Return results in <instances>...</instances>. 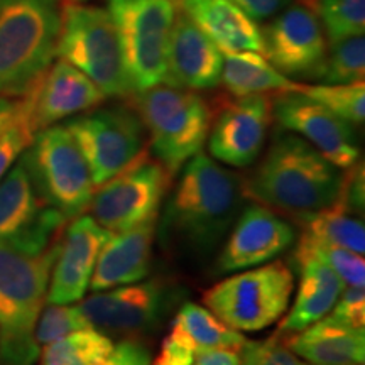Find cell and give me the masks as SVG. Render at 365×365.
Masks as SVG:
<instances>
[{
    "label": "cell",
    "mask_w": 365,
    "mask_h": 365,
    "mask_svg": "<svg viewBox=\"0 0 365 365\" xmlns=\"http://www.w3.org/2000/svg\"><path fill=\"white\" fill-rule=\"evenodd\" d=\"M66 218L46 205L33 225L0 239V365H34V328L48 296Z\"/></svg>",
    "instance_id": "6da1fadb"
},
{
    "label": "cell",
    "mask_w": 365,
    "mask_h": 365,
    "mask_svg": "<svg viewBox=\"0 0 365 365\" xmlns=\"http://www.w3.org/2000/svg\"><path fill=\"white\" fill-rule=\"evenodd\" d=\"M242 198L244 182L235 173L196 154L185 164L168 202L159 230L163 242L195 255L213 252L237 220Z\"/></svg>",
    "instance_id": "7a4b0ae2"
},
{
    "label": "cell",
    "mask_w": 365,
    "mask_h": 365,
    "mask_svg": "<svg viewBox=\"0 0 365 365\" xmlns=\"http://www.w3.org/2000/svg\"><path fill=\"white\" fill-rule=\"evenodd\" d=\"M344 175L312 144L293 132L274 137L271 148L244 193L255 202L286 212L309 213L331 207L339 200Z\"/></svg>",
    "instance_id": "3957f363"
},
{
    "label": "cell",
    "mask_w": 365,
    "mask_h": 365,
    "mask_svg": "<svg viewBox=\"0 0 365 365\" xmlns=\"http://www.w3.org/2000/svg\"><path fill=\"white\" fill-rule=\"evenodd\" d=\"M63 0H0V95L24 97L58 53Z\"/></svg>",
    "instance_id": "277c9868"
},
{
    "label": "cell",
    "mask_w": 365,
    "mask_h": 365,
    "mask_svg": "<svg viewBox=\"0 0 365 365\" xmlns=\"http://www.w3.org/2000/svg\"><path fill=\"white\" fill-rule=\"evenodd\" d=\"M137 115L149 132L153 156L175 175L202 153L210 132V107L195 90L159 83L137 93Z\"/></svg>",
    "instance_id": "5b68a950"
},
{
    "label": "cell",
    "mask_w": 365,
    "mask_h": 365,
    "mask_svg": "<svg viewBox=\"0 0 365 365\" xmlns=\"http://www.w3.org/2000/svg\"><path fill=\"white\" fill-rule=\"evenodd\" d=\"M102 90L105 97L132 95L124 54L110 12L83 6L76 0L63 2V24L58 53Z\"/></svg>",
    "instance_id": "8992f818"
},
{
    "label": "cell",
    "mask_w": 365,
    "mask_h": 365,
    "mask_svg": "<svg viewBox=\"0 0 365 365\" xmlns=\"http://www.w3.org/2000/svg\"><path fill=\"white\" fill-rule=\"evenodd\" d=\"M180 0H108L132 91L153 88L168 76V44Z\"/></svg>",
    "instance_id": "52a82bcc"
},
{
    "label": "cell",
    "mask_w": 365,
    "mask_h": 365,
    "mask_svg": "<svg viewBox=\"0 0 365 365\" xmlns=\"http://www.w3.org/2000/svg\"><path fill=\"white\" fill-rule=\"evenodd\" d=\"M293 291L294 274L276 261L225 277L203 294V303L232 330L261 331L286 313Z\"/></svg>",
    "instance_id": "ba28073f"
},
{
    "label": "cell",
    "mask_w": 365,
    "mask_h": 365,
    "mask_svg": "<svg viewBox=\"0 0 365 365\" xmlns=\"http://www.w3.org/2000/svg\"><path fill=\"white\" fill-rule=\"evenodd\" d=\"M43 202L66 220L80 217L95 195L90 168L66 125H49L22 153Z\"/></svg>",
    "instance_id": "9c48e42d"
},
{
    "label": "cell",
    "mask_w": 365,
    "mask_h": 365,
    "mask_svg": "<svg viewBox=\"0 0 365 365\" xmlns=\"http://www.w3.org/2000/svg\"><path fill=\"white\" fill-rule=\"evenodd\" d=\"M171 173L140 153L124 171L103 182L90 202V217L112 234L158 218Z\"/></svg>",
    "instance_id": "30bf717a"
},
{
    "label": "cell",
    "mask_w": 365,
    "mask_h": 365,
    "mask_svg": "<svg viewBox=\"0 0 365 365\" xmlns=\"http://www.w3.org/2000/svg\"><path fill=\"white\" fill-rule=\"evenodd\" d=\"M90 168L95 188L124 171L144 148V125L129 108H102L66 124Z\"/></svg>",
    "instance_id": "8fae6325"
},
{
    "label": "cell",
    "mask_w": 365,
    "mask_h": 365,
    "mask_svg": "<svg viewBox=\"0 0 365 365\" xmlns=\"http://www.w3.org/2000/svg\"><path fill=\"white\" fill-rule=\"evenodd\" d=\"M264 56L284 76H319L327 38L312 4H293L262 29Z\"/></svg>",
    "instance_id": "7c38bea8"
},
{
    "label": "cell",
    "mask_w": 365,
    "mask_h": 365,
    "mask_svg": "<svg viewBox=\"0 0 365 365\" xmlns=\"http://www.w3.org/2000/svg\"><path fill=\"white\" fill-rule=\"evenodd\" d=\"M272 105V115L284 130L303 137L308 144L339 170H350L359 159L355 132L328 108L301 91H279Z\"/></svg>",
    "instance_id": "4fadbf2b"
},
{
    "label": "cell",
    "mask_w": 365,
    "mask_h": 365,
    "mask_svg": "<svg viewBox=\"0 0 365 365\" xmlns=\"http://www.w3.org/2000/svg\"><path fill=\"white\" fill-rule=\"evenodd\" d=\"M166 307V286L159 279L98 291L78 304L91 328L134 339L153 330Z\"/></svg>",
    "instance_id": "5bb4252c"
},
{
    "label": "cell",
    "mask_w": 365,
    "mask_h": 365,
    "mask_svg": "<svg viewBox=\"0 0 365 365\" xmlns=\"http://www.w3.org/2000/svg\"><path fill=\"white\" fill-rule=\"evenodd\" d=\"M272 105L267 95L237 97L218 113L208 140L210 154L234 168H247L261 156L271 125Z\"/></svg>",
    "instance_id": "9a60e30c"
},
{
    "label": "cell",
    "mask_w": 365,
    "mask_h": 365,
    "mask_svg": "<svg viewBox=\"0 0 365 365\" xmlns=\"http://www.w3.org/2000/svg\"><path fill=\"white\" fill-rule=\"evenodd\" d=\"M294 228L271 208L252 205L232 225L217 261V271L230 274L272 261L293 245Z\"/></svg>",
    "instance_id": "2e32d148"
},
{
    "label": "cell",
    "mask_w": 365,
    "mask_h": 365,
    "mask_svg": "<svg viewBox=\"0 0 365 365\" xmlns=\"http://www.w3.org/2000/svg\"><path fill=\"white\" fill-rule=\"evenodd\" d=\"M110 235L90 215L73 218L59 240L46 296L49 304H73L85 298L100 250Z\"/></svg>",
    "instance_id": "e0dca14e"
},
{
    "label": "cell",
    "mask_w": 365,
    "mask_h": 365,
    "mask_svg": "<svg viewBox=\"0 0 365 365\" xmlns=\"http://www.w3.org/2000/svg\"><path fill=\"white\" fill-rule=\"evenodd\" d=\"M105 95L88 76L58 59L22 97L27 117L36 134L63 118L95 108Z\"/></svg>",
    "instance_id": "ac0fdd59"
},
{
    "label": "cell",
    "mask_w": 365,
    "mask_h": 365,
    "mask_svg": "<svg viewBox=\"0 0 365 365\" xmlns=\"http://www.w3.org/2000/svg\"><path fill=\"white\" fill-rule=\"evenodd\" d=\"M223 54L185 12L178 9L168 44L164 83L188 90L215 88L220 83Z\"/></svg>",
    "instance_id": "d6986e66"
},
{
    "label": "cell",
    "mask_w": 365,
    "mask_h": 365,
    "mask_svg": "<svg viewBox=\"0 0 365 365\" xmlns=\"http://www.w3.org/2000/svg\"><path fill=\"white\" fill-rule=\"evenodd\" d=\"M156 220L158 218H154L130 230L112 234L105 242L90 279V289L93 293L134 284L149 276L153 269Z\"/></svg>",
    "instance_id": "ffe728a7"
},
{
    "label": "cell",
    "mask_w": 365,
    "mask_h": 365,
    "mask_svg": "<svg viewBox=\"0 0 365 365\" xmlns=\"http://www.w3.org/2000/svg\"><path fill=\"white\" fill-rule=\"evenodd\" d=\"M149 349L135 339L113 341L95 328L80 330L46 345L41 365H150Z\"/></svg>",
    "instance_id": "44dd1931"
},
{
    "label": "cell",
    "mask_w": 365,
    "mask_h": 365,
    "mask_svg": "<svg viewBox=\"0 0 365 365\" xmlns=\"http://www.w3.org/2000/svg\"><path fill=\"white\" fill-rule=\"evenodd\" d=\"M180 11L185 12L222 53H264L259 26L232 0H180Z\"/></svg>",
    "instance_id": "7402d4cb"
},
{
    "label": "cell",
    "mask_w": 365,
    "mask_h": 365,
    "mask_svg": "<svg viewBox=\"0 0 365 365\" xmlns=\"http://www.w3.org/2000/svg\"><path fill=\"white\" fill-rule=\"evenodd\" d=\"M309 365H364L365 330L327 317L296 333L284 344Z\"/></svg>",
    "instance_id": "603a6c76"
},
{
    "label": "cell",
    "mask_w": 365,
    "mask_h": 365,
    "mask_svg": "<svg viewBox=\"0 0 365 365\" xmlns=\"http://www.w3.org/2000/svg\"><path fill=\"white\" fill-rule=\"evenodd\" d=\"M299 271V287L294 304L281 323V333H298L325 318L344 291V281L318 257L296 261Z\"/></svg>",
    "instance_id": "cb8c5ba5"
},
{
    "label": "cell",
    "mask_w": 365,
    "mask_h": 365,
    "mask_svg": "<svg viewBox=\"0 0 365 365\" xmlns=\"http://www.w3.org/2000/svg\"><path fill=\"white\" fill-rule=\"evenodd\" d=\"M220 81L234 97L298 91L301 83L289 80L255 51L225 53Z\"/></svg>",
    "instance_id": "d4e9b609"
},
{
    "label": "cell",
    "mask_w": 365,
    "mask_h": 365,
    "mask_svg": "<svg viewBox=\"0 0 365 365\" xmlns=\"http://www.w3.org/2000/svg\"><path fill=\"white\" fill-rule=\"evenodd\" d=\"M44 207L24 159L21 158L0 180V239L27 230L38 220Z\"/></svg>",
    "instance_id": "484cf974"
},
{
    "label": "cell",
    "mask_w": 365,
    "mask_h": 365,
    "mask_svg": "<svg viewBox=\"0 0 365 365\" xmlns=\"http://www.w3.org/2000/svg\"><path fill=\"white\" fill-rule=\"evenodd\" d=\"M171 330L188 340L198 354L222 349L240 350L247 341L244 335H240V331L227 327L208 308L195 303L182 304L173 319Z\"/></svg>",
    "instance_id": "4316f807"
},
{
    "label": "cell",
    "mask_w": 365,
    "mask_h": 365,
    "mask_svg": "<svg viewBox=\"0 0 365 365\" xmlns=\"http://www.w3.org/2000/svg\"><path fill=\"white\" fill-rule=\"evenodd\" d=\"M303 232L299 240L336 245L352 252H365L364 222L349 215L345 208L333 203L331 207L318 212L299 213Z\"/></svg>",
    "instance_id": "83f0119b"
},
{
    "label": "cell",
    "mask_w": 365,
    "mask_h": 365,
    "mask_svg": "<svg viewBox=\"0 0 365 365\" xmlns=\"http://www.w3.org/2000/svg\"><path fill=\"white\" fill-rule=\"evenodd\" d=\"M323 33L330 44L341 39L364 36L365 33V0H317L312 2Z\"/></svg>",
    "instance_id": "f1b7e54d"
},
{
    "label": "cell",
    "mask_w": 365,
    "mask_h": 365,
    "mask_svg": "<svg viewBox=\"0 0 365 365\" xmlns=\"http://www.w3.org/2000/svg\"><path fill=\"white\" fill-rule=\"evenodd\" d=\"M301 93L328 108L350 125L362 124L365 118V83L299 85Z\"/></svg>",
    "instance_id": "f546056e"
},
{
    "label": "cell",
    "mask_w": 365,
    "mask_h": 365,
    "mask_svg": "<svg viewBox=\"0 0 365 365\" xmlns=\"http://www.w3.org/2000/svg\"><path fill=\"white\" fill-rule=\"evenodd\" d=\"M365 75V39L364 36L341 39L330 44L319 78L328 85L364 81Z\"/></svg>",
    "instance_id": "4dcf8cb0"
},
{
    "label": "cell",
    "mask_w": 365,
    "mask_h": 365,
    "mask_svg": "<svg viewBox=\"0 0 365 365\" xmlns=\"http://www.w3.org/2000/svg\"><path fill=\"white\" fill-rule=\"evenodd\" d=\"M304 257H318L319 261L328 264L336 276L349 286L365 284V259L364 254L352 252L349 249L336 247V245L318 244V242L299 240L296 245L293 262Z\"/></svg>",
    "instance_id": "1f68e13d"
},
{
    "label": "cell",
    "mask_w": 365,
    "mask_h": 365,
    "mask_svg": "<svg viewBox=\"0 0 365 365\" xmlns=\"http://www.w3.org/2000/svg\"><path fill=\"white\" fill-rule=\"evenodd\" d=\"M91 328L78 307L71 304H49L43 308L34 328V339L39 346H46L80 330Z\"/></svg>",
    "instance_id": "d6a6232c"
},
{
    "label": "cell",
    "mask_w": 365,
    "mask_h": 365,
    "mask_svg": "<svg viewBox=\"0 0 365 365\" xmlns=\"http://www.w3.org/2000/svg\"><path fill=\"white\" fill-rule=\"evenodd\" d=\"M34 135L36 132L31 125L21 100V107L16 118L0 132V180L7 175L19 156H22V153L33 144Z\"/></svg>",
    "instance_id": "836d02e7"
},
{
    "label": "cell",
    "mask_w": 365,
    "mask_h": 365,
    "mask_svg": "<svg viewBox=\"0 0 365 365\" xmlns=\"http://www.w3.org/2000/svg\"><path fill=\"white\" fill-rule=\"evenodd\" d=\"M240 365H309L286 345L271 339L266 341H245L240 349Z\"/></svg>",
    "instance_id": "e575fe53"
},
{
    "label": "cell",
    "mask_w": 365,
    "mask_h": 365,
    "mask_svg": "<svg viewBox=\"0 0 365 365\" xmlns=\"http://www.w3.org/2000/svg\"><path fill=\"white\" fill-rule=\"evenodd\" d=\"M331 322L365 330V291L364 286L344 287L335 307L327 314Z\"/></svg>",
    "instance_id": "d590c367"
},
{
    "label": "cell",
    "mask_w": 365,
    "mask_h": 365,
    "mask_svg": "<svg viewBox=\"0 0 365 365\" xmlns=\"http://www.w3.org/2000/svg\"><path fill=\"white\" fill-rule=\"evenodd\" d=\"M200 355L202 354L196 352L188 340L182 339L178 331L171 330L163 340L156 360L150 365H193Z\"/></svg>",
    "instance_id": "8d00e7d4"
},
{
    "label": "cell",
    "mask_w": 365,
    "mask_h": 365,
    "mask_svg": "<svg viewBox=\"0 0 365 365\" xmlns=\"http://www.w3.org/2000/svg\"><path fill=\"white\" fill-rule=\"evenodd\" d=\"M232 2L254 21H264L271 19L277 12L289 6L291 0H232Z\"/></svg>",
    "instance_id": "74e56055"
},
{
    "label": "cell",
    "mask_w": 365,
    "mask_h": 365,
    "mask_svg": "<svg viewBox=\"0 0 365 365\" xmlns=\"http://www.w3.org/2000/svg\"><path fill=\"white\" fill-rule=\"evenodd\" d=\"M193 365H240V350H212L196 359Z\"/></svg>",
    "instance_id": "f35d334b"
},
{
    "label": "cell",
    "mask_w": 365,
    "mask_h": 365,
    "mask_svg": "<svg viewBox=\"0 0 365 365\" xmlns=\"http://www.w3.org/2000/svg\"><path fill=\"white\" fill-rule=\"evenodd\" d=\"M21 100H12L11 97H2L0 95V132L11 124L19 112Z\"/></svg>",
    "instance_id": "ab89813d"
}]
</instances>
